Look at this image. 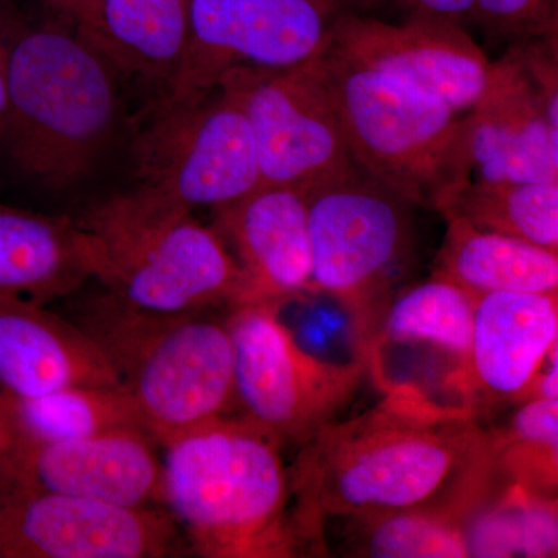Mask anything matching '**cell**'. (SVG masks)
Listing matches in <instances>:
<instances>
[{
	"mask_svg": "<svg viewBox=\"0 0 558 558\" xmlns=\"http://www.w3.org/2000/svg\"><path fill=\"white\" fill-rule=\"evenodd\" d=\"M384 392L366 413L319 428L289 468L296 521L314 553H326L330 520L429 509L468 524L497 490L490 435L473 411L413 384Z\"/></svg>",
	"mask_w": 558,
	"mask_h": 558,
	"instance_id": "cell-1",
	"label": "cell"
},
{
	"mask_svg": "<svg viewBox=\"0 0 558 558\" xmlns=\"http://www.w3.org/2000/svg\"><path fill=\"white\" fill-rule=\"evenodd\" d=\"M282 444L238 413L161 446V506L190 554L293 558L314 553L293 508Z\"/></svg>",
	"mask_w": 558,
	"mask_h": 558,
	"instance_id": "cell-2",
	"label": "cell"
},
{
	"mask_svg": "<svg viewBox=\"0 0 558 558\" xmlns=\"http://www.w3.org/2000/svg\"><path fill=\"white\" fill-rule=\"evenodd\" d=\"M5 46L9 108L0 149L40 189L80 185L116 137L119 70L75 25H32Z\"/></svg>",
	"mask_w": 558,
	"mask_h": 558,
	"instance_id": "cell-3",
	"label": "cell"
},
{
	"mask_svg": "<svg viewBox=\"0 0 558 558\" xmlns=\"http://www.w3.org/2000/svg\"><path fill=\"white\" fill-rule=\"evenodd\" d=\"M68 299L69 318L108 357L140 424L160 447L234 413V354L226 317L213 311L135 310L101 288Z\"/></svg>",
	"mask_w": 558,
	"mask_h": 558,
	"instance_id": "cell-4",
	"label": "cell"
},
{
	"mask_svg": "<svg viewBox=\"0 0 558 558\" xmlns=\"http://www.w3.org/2000/svg\"><path fill=\"white\" fill-rule=\"evenodd\" d=\"M193 213L138 186L95 205L78 219L94 245V281L121 303L157 314L240 303L236 259Z\"/></svg>",
	"mask_w": 558,
	"mask_h": 558,
	"instance_id": "cell-5",
	"label": "cell"
},
{
	"mask_svg": "<svg viewBox=\"0 0 558 558\" xmlns=\"http://www.w3.org/2000/svg\"><path fill=\"white\" fill-rule=\"evenodd\" d=\"M318 64L360 170L413 207L440 211L470 180L465 112L330 47Z\"/></svg>",
	"mask_w": 558,
	"mask_h": 558,
	"instance_id": "cell-6",
	"label": "cell"
},
{
	"mask_svg": "<svg viewBox=\"0 0 558 558\" xmlns=\"http://www.w3.org/2000/svg\"><path fill=\"white\" fill-rule=\"evenodd\" d=\"M307 201L312 292L339 304L355 359L366 366L381 318L413 266V205L362 170Z\"/></svg>",
	"mask_w": 558,
	"mask_h": 558,
	"instance_id": "cell-7",
	"label": "cell"
},
{
	"mask_svg": "<svg viewBox=\"0 0 558 558\" xmlns=\"http://www.w3.org/2000/svg\"><path fill=\"white\" fill-rule=\"evenodd\" d=\"M132 157L138 189L191 211L223 207L260 185L252 128L227 81L196 94H160L140 124Z\"/></svg>",
	"mask_w": 558,
	"mask_h": 558,
	"instance_id": "cell-8",
	"label": "cell"
},
{
	"mask_svg": "<svg viewBox=\"0 0 558 558\" xmlns=\"http://www.w3.org/2000/svg\"><path fill=\"white\" fill-rule=\"evenodd\" d=\"M281 304L227 310L234 354V413L279 442L303 446L351 402L366 376L362 360H323L279 318Z\"/></svg>",
	"mask_w": 558,
	"mask_h": 558,
	"instance_id": "cell-9",
	"label": "cell"
},
{
	"mask_svg": "<svg viewBox=\"0 0 558 558\" xmlns=\"http://www.w3.org/2000/svg\"><path fill=\"white\" fill-rule=\"evenodd\" d=\"M377 0H190L185 58L168 95L216 86L234 70L299 68L325 53L344 17Z\"/></svg>",
	"mask_w": 558,
	"mask_h": 558,
	"instance_id": "cell-10",
	"label": "cell"
},
{
	"mask_svg": "<svg viewBox=\"0 0 558 558\" xmlns=\"http://www.w3.org/2000/svg\"><path fill=\"white\" fill-rule=\"evenodd\" d=\"M220 81L244 106L260 185L293 186L310 197L360 171L318 58L292 69L234 70Z\"/></svg>",
	"mask_w": 558,
	"mask_h": 558,
	"instance_id": "cell-11",
	"label": "cell"
},
{
	"mask_svg": "<svg viewBox=\"0 0 558 558\" xmlns=\"http://www.w3.org/2000/svg\"><path fill=\"white\" fill-rule=\"evenodd\" d=\"M165 508H128L13 486L0 499V558L189 556Z\"/></svg>",
	"mask_w": 558,
	"mask_h": 558,
	"instance_id": "cell-12",
	"label": "cell"
},
{
	"mask_svg": "<svg viewBox=\"0 0 558 558\" xmlns=\"http://www.w3.org/2000/svg\"><path fill=\"white\" fill-rule=\"evenodd\" d=\"M330 49L459 112L478 105L494 76L495 62L465 27L446 21L405 17L392 24L368 13L351 14L337 28Z\"/></svg>",
	"mask_w": 558,
	"mask_h": 558,
	"instance_id": "cell-13",
	"label": "cell"
},
{
	"mask_svg": "<svg viewBox=\"0 0 558 558\" xmlns=\"http://www.w3.org/2000/svg\"><path fill=\"white\" fill-rule=\"evenodd\" d=\"M557 347L558 293H484L475 296L468 357L444 388L476 416L498 403L524 402Z\"/></svg>",
	"mask_w": 558,
	"mask_h": 558,
	"instance_id": "cell-14",
	"label": "cell"
},
{
	"mask_svg": "<svg viewBox=\"0 0 558 558\" xmlns=\"http://www.w3.org/2000/svg\"><path fill=\"white\" fill-rule=\"evenodd\" d=\"M465 150L470 179L558 180V117L519 47L495 62L486 94L465 112Z\"/></svg>",
	"mask_w": 558,
	"mask_h": 558,
	"instance_id": "cell-15",
	"label": "cell"
},
{
	"mask_svg": "<svg viewBox=\"0 0 558 558\" xmlns=\"http://www.w3.org/2000/svg\"><path fill=\"white\" fill-rule=\"evenodd\" d=\"M211 213L213 229L244 275V295L238 304L282 306L312 292L310 201L303 191L259 185Z\"/></svg>",
	"mask_w": 558,
	"mask_h": 558,
	"instance_id": "cell-16",
	"label": "cell"
},
{
	"mask_svg": "<svg viewBox=\"0 0 558 558\" xmlns=\"http://www.w3.org/2000/svg\"><path fill=\"white\" fill-rule=\"evenodd\" d=\"M159 447L140 428L22 447L13 483L128 508H163Z\"/></svg>",
	"mask_w": 558,
	"mask_h": 558,
	"instance_id": "cell-17",
	"label": "cell"
},
{
	"mask_svg": "<svg viewBox=\"0 0 558 558\" xmlns=\"http://www.w3.org/2000/svg\"><path fill=\"white\" fill-rule=\"evenodd\" d=\"M121 387L98 344L65 315L25 300H0V392L35 398L57 389Z\"/></svg>",
	"mask_w": 558,
	"mask_h": 558,
	"instance_id": "cell-18",
	"label": "cell"
},
{
	"mask_svg": "<svg viewBox=\"0 0 558 558\" xmlns=\"http://www.w3.org/2000/svg\"><path fill=\"white\" fill-rule=\"evenodd\" d=\"M94 277V245L78 220L0 201V300L47 306Z\"/></svg>",
	"mask_w": 558,
	"mask_h": 558,
	"instance_id": "cell-19",
	"label": "cell"
},
{
	"mask_svg": "<svg viewBox=\"0 0 558 558\" xmlns=\"http://www.w3.org/2000/svg\"><path fill=\"white\" fill-rule=\"evenodd\" d=\"M78 32L119 72L159 84L165 92L185 58L190 0H100L89 27Z\"/></svg>",
	"mask_w": 558,
	"mask_h": 558,
	"instance_id": "cell-20",
	"label": "cell"
},
{
	"mask_svg": "<svg viewBox=\"0 0 558 558\" xmlns=\"http://www.w3.org/2000/svg\"><path fill=\"white\" fill-rule=\"evenodd\" d=\"M435 274L472 295L495 292L558 293V253L517 238L476 229L446 216Z\"/></svg>",
	"mask_w": 558,
	"mask_h": 558,
	"instance_id": "cell-21",
	"label": "cell"
},
{
	"mask_svg": "<svg viewBox=\"0 0 558 558\" xmlns=\"http://www.w3.org/2000/svg\"><path fill=\"white\" fill-rule=\"evenodd\" d=\"M475 295L433 274L428 281L402 289L389 304L366 360L389 348H424L438 352L451 371L468 357Z\"/></svg>",
	"mask_w": 558,
	"mask_h": 558,
	"instance_id": "cell-22",
	"label": "cell"
},
{
	"mask_svg": "<svg viewBox=\"0 0 558 558\" xmlns=\"http://www.w3.org/2000/svg\"><path fill=\"white\" fill-rule=\"evenodd\" d=\"M22 447L68 442L120 428H140L137 411L121 387L75 385L35 396L0 392Z\"/></svg>",
	"mask_w": 558,
	"mask_h": 558,
	"instance_id": "cell-23",
	"label": "cell"
},
{
	"mask_svg": "<svg viewBox=\"0 0 558 558\" xmlns=\"http://www.w3.org/2000/svg\"><path fill=\"white\" fill-rule=\"evenodd\" d=\"M439 213L558 253V180L470 179Z\"/></svg>",
	"mask_w": 558,
	"mask_h": 558,
	"instance_id": "cell-24",
	"label": "cell"
},
{
	"mask_svg": "<svg viewBox=\"0 0 558 558\" xmlns=\"http://www.w3.org/2000/svg\"><path fill=\"white\" fill-rule=\"evenodd\" d=\"M330 521L343 527L340 538L349 557H470L464 521L440 510L407 509Z\"/></svg>",
	"mask_w": 558,
	"mask_h": 558,
	"instance_id": "cell-25",
	"label": "cell"
},
{
	"mask_svg": "<svg viewBox=\"0 0 558 558\" xmlns=\"http://www.w3.org/2000/svg\"><path fill=\"white\" fill-rule=\"evenodd\" d=\"M465 524L470 557H557V498L506 484Z\"/></svg>",
	"mask_w": 558,
	"mask_h": 558,
	"instance_id": "cell-26",
	"label": "cell"
},
{
	"mask_svg": "<svg viewBox=\"0 0 558 558\" xmlns=\"http://www.w3.org/2000/svg\"><path fill=\"white\" fill-rule=\"evenodd\" d=\"M499 478L557 498L558 400L531 399L497 429H488Z\"/></svg>",
	"mask_w": 558,
	"mask_h": 558,
	"instance_id": "cell-27",
	"label": "cell"
},
{
	"mask_svg": "<svg viewBox=\"0 0 558 558\" xmlns=\"http://www.w3.org/2000/svg\"><path fill=\"white\" fill-rule=\"evenodd\" d=\"M470 24L510 46L558 40V0H473Z\"/></svg>",
	"mask_w": 558,
	"mask_h": 558,
	"instance_id": "cell-28",
	"label": "cell"
},
{
	"mask_svg": "<svg viewBox=\"0 0 558 558\" xmlns=\"http://www.w3.org/2000/svg\"><path fill=\"white\" fill-rule=\"evenodd\" d=\"M377 3L396 7L407 17H425L465 25L472 20L473 0H377Z\"/></svg>",
	"mask_w": 558,
	"mask_h": 558,
	"instance_id": "cell-29",
	"label": "cell"
},
{
	"mask_svg": "<svg viewBox=\"0 0 558 558\" xmlns=\"http://www.w3.org/2000/svg\"><path fill=\"white\" fill-rule=\"evenodd\" d=\"M21 442L14 432L13 422H11L9 411L5 409L2 398H0V469L9 472L13 480L14 461L20 454Z\"/></svg>",
	"mask_w": 558,
	"mask_h": 558,
	"instance_id": "cell-30",
	"label": "cell"
},
{
	"mask_svg": "<svg viewBox=\"0 0 558 558\" xmlns=\"http://www.w3.org/2000/svg\"><path fill=\"white\" fill-rule=\"evenodd\" d=\"M54 10L60 11L62 16L75 25L78 31L89 27L97 13L100 0H49Z\"/></svg>",
	"mask_w": 558,
	"mask_h": 558,
	"instance_id": "cell-31",
	"label": "cell"
},
{
	"mask_svg": "<svg viewBox=\"0 0 558 558\" xmlns=\"http://www.w3.org/2000/svg\"><path fill=\"white\" fill-rule=\"evenodd\" d=\"M531 399H545L558 400V355L557 349L550 352L548 362L545 363L534 384L529 389L526 400ZM524 400V402H526Z\"/></svg>",
	"mask_w": 558,
	"mask_h": 558,
	"instance_id": "cell-32",
	"label": "cell"
},
{
	"mask_svg": "<svg viewBox=\"0 0 558 558\" xmlns=\"http://www.w3.org/2000/svg\"><path fill=\"white\" fill-rule=\"evenodd\" d=\"M7 108H9V78H7V46L0 32V140L5 128Z\"/></svg>",
	"mask_w": 558,
	"mask_h": 558,
	"instance_id": "cell-33",
	"label": "cell"
},
{
	"mask_svg": "<svg viewBox=\"0 0 558 558\" xmlns=\"http://www.w3.org/2000/svg\"><path fill=\"white\" fill-rule=\"evenodd\" d=\"M13 486V480H11L9 472H5V470L0 469V495H3L5 494V492H9L10 488Z\"/></svg>",
	"mask_w": 558,
	"mask_h": 558,
	"instance_id": "cell-34",
	"label": "cell"
},
{
	"mask_svg": "<svg viewBox=\"0 0 558 558\" xmlns=\"http://www.w3.org/2000/svg\"><path fill=\"white\" fill-rule=\"evenodd\" d=\"M5 494H7V492H5ZM5 494H3V495H5ZM3 495H0V499H2Z\"/></svg>",
	"mask_w": 558,
	"mask_h": 558,
	"instance_id": "cell-35",
	"label": "cell"
}]
</instances>
